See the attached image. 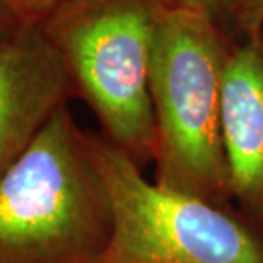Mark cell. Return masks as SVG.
I'll return each instance as SVG.
<instances>
[{
	"label": "cell",
	"instance_id": "obj_10",
	"mask_svg": "<svg viewBox=\"0 0 263 263\" xmlns=\"http://www.w3.org/2000/svg\"><path fill=\"white\" fill-rule=\"evenodd\" d=\"M19 26L21 23L14 15L12 10L9 9V5L5 4L4 0H0V43L7 40Z\"/></svg>",
	"mask_w": 263,
	"mask_h": 263
},
{
	"label": "cell",
	"instance_id": "obj_2",
	"mask_svg": "<svg viewBox=\"0 0 263 263\" xmlns=\"http://www.w3.org/2000/svg\"><path fill=\"white\" fill-rule=\"evenodd\" d=\"M234 38L202 12L173 7L159 26L149 70L156 120V183L229 207L222 86Z\"/></svg>",
	"mask_w": 263,
	"mask_h": 263
},
{
	"label": "cell",
	"instance_id": "obj_3",
	"mask_svg": "<svg viewBox=\"0 0 263 263\" xmlns=\"http://www.w3.org/2000/svg\"><path fill=\"white\" fill-rule=\"evenodd\" d=\"M180 0H70L45 21L104 137L140 167L154 161L156 120L149 70L162 19Z\"/></svg>",
	"mask_w": 263,
	"mask_h": 263
},
{
	"label": "cell",
	"instance_id": "obj_5",
	"mask_svg": "<svg viewBox=\"0 0 263 263\" xmlns=\"http://www.w3.org/2000/svg\"><path fill=\"white\" fill-rule=\"evenodd\" d=\"M73 91L65 62L41 24L0 43V180Z\"/></svg>",
	"mask_w": 263,
	"mask_h": 263
},
{
	"label": "cell",
	"instance_id": "obj_8",
	"mask_svg": "<svg viewBox=\"0 0 263 263\" xmlns=\"http://www.w3.org/2000/svg\"><path fill=\"white\" fill-rule=\"evenodd\" d=\"M21 24H43L70 0H4Z\"/></svg>",
	"mask_w": 263,
	"mask_h": 263
},
{
	"label": "cell",
	"instance_id": "obj_9",
	"mask_svg": "<svg viewBox=\"0 0 263 263\" xmlns=\"http://www.w3.org/2000/svg\"><path fill=\"white\" fill-rule=\"evenodd\" d=\"M183 7L193 9L215 21L228 31L233 29V9L234 0H180Z\"/></svg>",
	"mask_w": 263,
	"mask_h": 263
},
{
	"label": "cell",
	"instance_id": "obj_4",
	"mask_svg": "<svg viewBox=\"0 0 263 263\" xmlns=\"http://www.w3.org/2000/svg\"><path fill=\"white\" fill-rule=\"evenodd\" d=\"M87 142L113 207L99 263H263V233L234 205L162 188L104 135L87 134Z\"/></svg>",
	"mask_w": 263,
	"mask_h": 263
},
{
	"label": "cell",
	"instance_id": "obj_7",
	"mask_svg": "<svg viewBox=\"0 0 263 263\" xmlns=\"http://www.w3.org/2000/svg\"><path fill=\"white\" fill-rule=\"evenodd\" d=\"M233 31L241 38L263 33V0H234Z\"/></svg>",
	"mask_w": 263,
	"mask_h": 263
},
{
	"label": "cell",
	"instance_id": "obj_6",
	"mask_svg": "<svg viewBox=\"0 0 263 263\" xmlns=\"http://www.w3.org/2000/svg\"><path fill=\"white\" fill-rule=\"evenodd\" d=\"M222 140L234 209L263 233V33L231 46L222 86Z\"/></svg>",
	"mask_w": 263,
	"mask_h": 263
},
{
	"label": "cell",
	"instance_id": "obj_1",
	"mask_svg": "<svg viewBox=\"0 0 263 263\" xmlns=\"http://www.w3.org/2000/svg\"><path fill=\"white\" fill-rule=\"evenodd\" d=\"M111 233L108 188L64 104L0 180V263H99Z\"/></svg>",
	"mask_w": 263,
	"mask_h": 263
}]
</instances>
